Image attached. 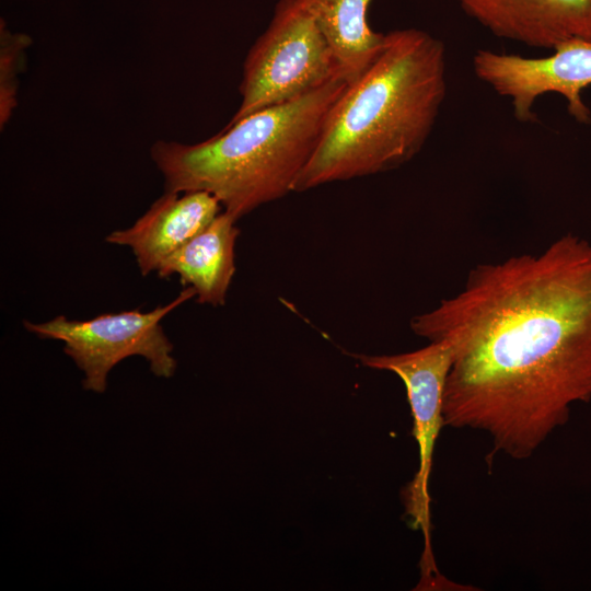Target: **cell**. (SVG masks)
Wrapping results in <instances>:
<instances>
[{"label":"cell","instance_id":"cell-1","mask_svg":"<svg viewBox=\"0 0 591 591\" xmlns=\"http://www.w3.org/2000/svg\"><path fill=\"white\" fill-rule=\"evenodd\" d=\"M410 328L452 345L444 426L525 460L591 402V242L567 233L537 254L478 264Z\"/></svg>","mask_w":591,"mask_h":591},{"label":"cell","instance_id":"cell-2","mask_svg":"<svg viewBox=\"0 0 591 591\" xmlns=\"http://www.w3.org/2000/svg\"><path fill=\"white\" fill-rule=\"evenodd\" d=\"M447 91L442 40L413 27L386 33L378 57L333 105L293 192L407 163L430 136Z\"/></svg>","mask_w":591,"mask_h":591},{"label":"cell","instance_id":"cell-3","mask_svg":"<svg viewBox=\"0 0 591 591\" xmlns=\"http://www.w3.org/2000/svg\"><path fill=\"white\" fill-rule=\"evenodd\" d=\"M347 84L336 77L296 100L227 124L198 143L155 141L150 155L165 192H206L236 220L282 198L293 192Z\"/></svg>","mask_w":591,"mask_h":591},{"label":"cell","instance_id":"cell-4","mask_svg":"<svg viewBox=\"0 0 591 591\" xmlns=\"http://www.w3.org/2000/svg\"><path fill=\"white\" fill-rule=\"evenodd\" d=\"M336 77H341L338 63L303 0H279L245 58L241 104L228 124L296 100Z\"/></svg>","mask_w":591,"mask_h":591},{"label":"cell","instance_id":"cell-5","mask_svg":"<svg viewBox=\"0 0 591 591\" xmlns=\"http://www.w3.org/2000/svg\"><path fill=\"white\" fill-rule=\"evenodd\" d=\"M195 296L192 287H185L173 301L149 312L135 309L85 321L59 315L43 323L24 321L23 325L38 337L63 341V351L84 373V389L103 393L109 371L130 356L146 358L157 376L171 378L174 374L173 345L161 321Z\"/></svg>","mask_w":591,"mask_h":591},{"label":"cell","instance_id":"cell-6","mask_svg":"<svg viewBox=\"0 0 591 591\" xmlns=\"http://www.w3.org/2000/svg\"><path fill=\"white\" fill-rule=\"evenodd\" d=\"M358 359L368 368L391 371L406 389L413 416V436L419 450V468L407 486L404 502L407 513L424 533L422 567H434L430 547L429 476L436 441L444 426L443 391L452 361L449 340L429 341L424 348L398 355L367 356Z\"/></svg>","mask_w":591,"mask_h":591},{"label":"cell","instance_id":"cell-7","mask_svg":"<svg viewBox=\"0 0 591 591\" xmlns=\"http://www.w3.org/2000/svg\"><path fill=\"white\" fill-rule=\"evenodd\" d=\"M475 76L498 95L509 99L520 121L535 119L534 105L540 96H564L568 113L579 123L591 121V112L581 92L591 85V40L569 39L553 48L546 57L528 58L478 49L472 60Z\"/></svg>","mask_w":591,"mask_h":591},{"label":"cell","instance_id":"cell-8","mask_svg":"<svg viewBox=\"0 0 591 591\" xmlns=\"http://www.w3.org/2000/svg\"><path fill=\"white\" fill-rule=\"evenodd\" d=\"M493 35L553 49L569 39L591 40V0H456Z\"/></svg>","mask_w":591,"mask_h":591},{"label":"cell","instance_id":"cell-9","mask_svg":"<svg viewBox=\"0 0 591 591\" xmlns=\"http://www.w3.org/2000/svg\"><path fill=\"white\" fill-rule=\"evenodd\" d=\"M221 207L206 192H164L131 227L113 231L105 240L129 246L141 275L147 276L205 230Z\"/></svg>","mask_w":591,"mask_h":591},{"label":"cell","instance_id":"cell-10","mask_svg":"<svg viewBox=\"0 0 591 591\" xmlns=\"http://www.w3.org/2000/svg\"><path fill=\"white\" fill-rule=\"evenodd\" d=\"M236 221L230 213L220 212L161 264L158 276L165 279L177 275L184 287L196 291L199 304L223 305L235 273Z\"/></svg>","mask_w":591,"mask_h":591},{"label":"cell","instance_id":"cell-11","mask_svg":"<svg viewBox=\"0 0 591 591\" xmlns=\"http://www.w3.org/2000/svg\"><path fill=\"white\" fill-rule=\"evenodd\" d=\"M372 0H303L327 40L341 77L350 83L382 50L385 34L368 23Z\"/></svg>","mask_w":591,"mask_h":591},{"label":"cell","instance_id":"cell-12","mask_svg":"<svg viewBox=\"0 0 591 591\" xmlns=\"http://www.w3.org/2000/svg\"><path fill=\"white\" fill-rule=\"evenodd\" d=\"M30 38L1 32L0 49V125L10 118L16 104V77Z\"/></svg>","mask_w":591,"mask_h":591}]
</instances>
